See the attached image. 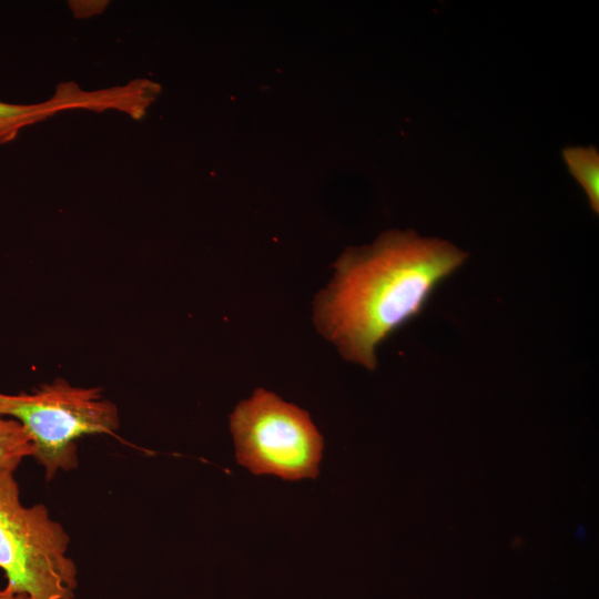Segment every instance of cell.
Here are the masks:
<instances>
[{"instance_id": "3", "label": "cell", "mask_w": 599, "mask_h": 599, "mask_svg": "<svg viewBox=\"0 0 599 599\" xmlns=\"http://www.w3.org/2000/svg\"><path fill=\"white\" fill-rule=\"evenodd\" d=\"M0 415L23 426L48 480L77 467L80 437L112 434L119 427L118 408L102 398L100 388L74 387L64 379L31 394L0 393Z\"/></svg>"}, {"instance_id": "8", "label": "cell", "mask_w": 599, "mask_h": 599, "mask_svg": "<svg viewBox=\"0 0 599 599\" xmlns=\"http://www.w3.org/2000/svg\"><path fill=\"white\" fill-rule=\"evenodd\" d=\"M0 599H32V598L24 593L11 592L8 589L3 588L0 590Z\"/></svg>"}, {"instance_id": "1", "label": "cell", "mask_w": 599, "mask_h": 599, "mask_svg": "<svg viewBox=\"0 0 599 599\" xmlns=\"http://www.w3.org/2000/svg\"><path fill=\"white\" fill-rule=\"evenodd\" d=\"M467 257L454 244L412 230L387 231L370 245L349 247L315 300L316 327L346 361L373 370L377 346L419 315Z\"/></svg>"}, {"instance_id": "2", "label": "cell", "mask_w": 599, "mask_h": 599, "mask_svg": "<svg viewBox=\"0 0 599 599\" xmlns=\"http://www.w3.org/2000/svg\"><path fill=\"white\" fill-rule=\"evenodd\" d=\"M69 536L45 506L24 507L13 473H0V569L4 587L32 599H72L77 567Z\"/></svg>"}, {"instance_id": "4", "label": "cell", "mask_w": 599, "mask_h": 599, "mask_svg": "<svg viewBox=\"0 0 599 599\" xmlns=\"http://www.w3.org/2000/svg\"><path fill=\"white\" fill-rule=\"evenodd\" d=\"M236 460L255 475L316 478L323 437L304 409L257 388L230 415Z\"/></svg>"}, {"instance_id": "6", "label": "cell", "mask_w": 599, "mask_h": 599, "mask_svg": "<svg viewBox=\"0 0 599 599\" xmlns=\"http://www.w3.org/2000/svg\"><path fill=\"white\" fill-rule=\"evenodd\" d=\"M562 156L570 174L587 193L595 213L599 212V153L595 146H568Z\"/></svg>"}, {"instance_id": "5", "label": "cell", "mask_w": 599, "mask_h": 599, "mask_svg": "<svg viewBox=\"0 0 599 599\" xmlns=\"http://www.w3.org/2000/svg\"><path fill=\"white\" fill-rule=\"evenodd\" d=\"M122 95L118 88L84 92L78 87L67 88L51 100L35 104H11L0 102V145L16 139L26 126L42 121L60 111L90 109L103 111L121 108Z\"/></svg>"}, {"instance_id": "7", "label": "cell", "mask_w": 599, "mask_h": 599, "mask_svg": "<svg viewBox=\"0 0 599 599\" xmlns=\"http://www.w3.org/2000/svg\"><path fill=\"white\" fill-rule=\"evenodd\" d=\"M33 453V444L23 426L0 415V473H14L22 459Z\"/></svg>"}]
</instances>
